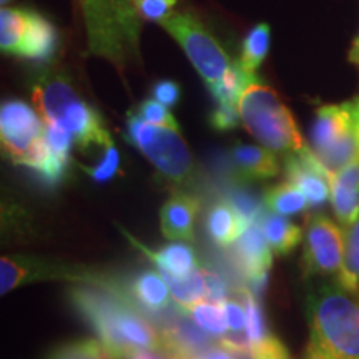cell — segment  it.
Here are the masks:
<instances>
[{
    "instance_id": "8d00e7d4",
    "label": "cell",
    "mask_w": 359,
    "mask_h": 359,
    "mask_svg": "<svg viewBox=\"0 0 359 359\" xmlns=\"http://www.w3.org/2000/svg\"><path fill=\"white\" fill-rule=\"evenodd\" d=\"M205 281V298L206 302L222 304L228 299V285L217 271L212 269H201Z\"/></svg>"
},
{
    "instance_id": "836d02e7",
    "label": "cell",
    "mask_w": 359,
    "mask_h": 359,
    "mask_svg": "<svg viewBox=\"0 0 359 359\" xmlns=\"http://www.w3.org/2000/svg\"><path fill=\"white\" fill-rule=\"evenodd\" d=\"M118 150H116L114 143L105 148V155L98 161L93 168H83L90 177L95 180L97 183H105L115 177L116 170H118Z\"/></svg>"
},
{
    "instance_id": "7402d4cb",
    "label": "cell",
    "mask_w": 359,
    "mask_h": 359,
    "mask_svg": "<svg viewBox=\"0 0 359 359\" xmlns=\"http://www.w3.org/2000/svg\"><path fill=\"white\" fill-rule=\"evenodd\" d=\"M147 251V250H145ZM160 273L172 276H187L198 269V259L190 245L173 241L160 251H147Z\"/></svg>"
},
{
    "instance_id": "f1b7e54d",
    "label": "cell",
    "mask_w": 359,
    "mask_h": 359,
    "mask_svg": "<svg viewBox=\"0 0 359 359\" xmlns=\"http://www.w3.org/2000/svg\"><path fill=\"white\" fill-rule=\"evenodd\" d=\"M269 48V27L266 24H259L246 35L243 48H241L240 64L246 70L255 74V70L263 64Z\"/></svg>"
},
{
    "instance_id": "74e56055",
    "label": "cell",
    "mask_w": 359,
    "mask_h": 359,
    "mask_svg": "<svg viewBox=\"0 0 359 359\" xmlns=\"http://www.w3.org/2000/svg\"><path fill=\"white\" fill-rule=\"evenodd\" d=\"M241 116L238 107L230 105V103H218L217 110L212 114L210 122L217 130H231L236 128L240 123Z\"/></svg>"
},
{
    "instance_id": "8992f818",
    "label": "cell",
    "mask_w": 359,
    "mask_h": 359,
    "mask_svg": "<svg viewBox=\"0 0 359 359\" xmlns=\"http://www.w3.org/2000/svg\"><path fill=\"white\" fill-rule=\"evenodd\" d=\"M314 155L331 175L359 158V140L354 132L351 103L325 105L316 111L311 128Z\"/></svg>"
},
{
    "instance_id": "d4e9b609",
    "label": "cell",
    "mask_w": 359,
    "mask_h": 359,
    "mask_svg": "<svg viewBox=\"0 0 359 359\" xmlns=\"http://www.w3.org/2000/svg\"><path fill=\"white\" fill-rule=\"evenodd\" d=\"M258 77L255 74H251L240 64V60L233 62L231 69L226 72V75L210 87L213 97L217 98L218 103H230V105L238 107L241 93L245 92V88L248 87L251 82H255Z\"/></svg>"
},
{
    "instance_id": "2e32d148",
    "label": "cell",
    "mask_w": 359,
    "mask_h": 359,
    "mask_svg": "<svg viewBox=\"0 0 359 359\" xmlns=\"http://www.w3.org/2000/svg\"><path fill=\"white\" fill-rule=\"evenodd\" d=\"M331 205L338 222L344 226L359 217V158L333 173Z\"/></svg>"
},
{
    "instance_id": "8fae6325",
    "label": "cell",
    "mask_w": 359,
    "mask_h": 359,
    "mask_svg": "<svg viewBox=\"0 0 359 359\" xmlns=\"http://www.w3.org/2000/svg\"><path fill=\"white\" fill-rule=\"evenodd\" d=\"M285 175L290 183L298 187L311 206H320L331 198V175L309 147L288 154Z\"/></svg>"
},
{
    "instance_id": "e575fe53",
    "label": "cell",
    "mask_w": 359,
    "mask_h": 359,
    "mask_svg": "<svg viewBox=\"0 0 359 359\" xmlns=\"http://www.w3.org/2000/svg\"><path fill=\"white\" fill-rule=\"evenodd\" d=\"M222 308L226 316L228 327H230V334L233 338H245V326H246V311L245 304L241 299H226L222 303ZM226 338V336H224ZM246 339V338H245Z\"/></svg>"
},
{
    "instance_id": "1f68e13d",
    "label": "cell",
    "mask_w": 359,
    "mask_h": 359,
    "mask_svg": "<svg viewBox=\"0 0 359 359\" xmlns=\"http://www.w3.org/2000/svg\"><path fill=\"white\" fill-rule=\"evenodd\" d=\"M250 359H291V354L285 343L278 336L268 333L257 343L248 344Z\"/></svg>"
},
{
    "instance_id": "ac0fdd59",
    "label": "cell",
    "mask_w": 359,
    "mask_h": 359,
    "mask_svg": "<svg viewBox=\"0 0 359 359\" xmlns=\"http://www.w3.org/2000/svg\"><path fill=\"white\" fill-rule=\"evenodd\" d=\"M250 224L241 218L230 201H217L206 215V231L215 245L228 248L235 245Z\"/></svg>"
},
{
    "instance_id": "6da1fadb",
    "label": "cell",
    "mask_w": 359,
    "mask_h": 359,
    "mask_svg": "<svg viewBox=\"0 0 359 359\" xmlns=\"http://www.w3.org/2000/svg\"><path fill=\"white\" fill-rule=\"evenodd\" d=\"M70 298L114 359H128L138 351H160V331L120 288L87 285L72 290Z\"/></svg>"
},
{
    "instance_id": "277c9868",
    "label": "cell",
    "mask_w": 359,
    "mask_h": 359,
    "mask_svg": "<svg viewBox=\"0 0 359 359\" xmlns=\"http://www.w3.org/2000/svg\"><path fill=\"white\" fill-rule=\"evenodd\" d=\"M241 122L263 147L276 154H293L306 147L291 111L278 93L257 79L238 102Z\"/></svg>"
},
{
    "instance_id": "cb8c5ba5",
    "label": "cell",
    "mask_w": 359,
    "mask_h": 359,
    "mask_svg": "<svg viewBox=\"0 0 359 359\" xmlns=\"http://www.w3.org/2000/svg\"><path fill=\"white\" fill-rule=\"evenodd\" d=\"M163 275V273H161ZM165 281H167L170 293L175 303L180 304V308H183L185 311L203 302L205 298V281H203V271L201 269H195L187 276H172V275H163Z\"/></svg>"
},
{
    "instance_id": "44dd1931",
    "label": "cell",
    "mask_w": 359,
    "mask_h": 359,
    "mask_svg": "<svg viewBox=\"0 0 359 359\" xmlns=\"http://www.w3.org/2000/svg\"><path fill=\"white\" fill-rule=\"evenodd\" d=\"M258 226L262 228L269 248L275 255H288L302 243L303 230L283 215L266 212L259 219Z\"/></svg>"
},
{
    "instance_id": "60d3db41",
    "label": "cell",
    "mask_w": 359,
    "mask_h": 359,
    "mask_svg": "<svg viewBox=\"0 0 359 359\" xmlns=\"http://www.w3.org/2000/svg\"><path fill=\"white\" fill-rule=\"evenodd\" d=\"M303 359H334V358H331L330 354H327L326 351H323V349L318 346L316 343H313V341L309 339V344H308L306 353H304Z\"/></svg>"
},
{
    "instance_id": "9c48e42d",
    "label": "cell",
    "mask_w": 359,
    "mask_h": 359,
    "mask_svg": "<svg viewBox=\"0 0 359 359\" xmlns=\"http://www.w3.org/2000/svg\"><path fill=\"white\" fill-rule=\"evenodd\" d=\"M303 269L306 276L336 275L344 259V231L325 215H311L304 228Z\"/></svg>"
},
{
    "instance_id": "f6af8a7d",
    "label": "cell",
    "mask_w": 359,
    "mask_h": 359,
    "mask_svg": "<svg viewBox=\"0 0 359 359\" xmlns=\"http://www.w3.org/2000/svg\"><path fill=\"white\" fill-rule=\"evenodd\" d=\"M0 2H2V4H4V6H6V4H8V2H11V0H0Z\"/></svg>"
},
{
    "instance_id": "30bf717a",
    "label": "cell",
    "mask_w": 359,
    "mask_h": 359,
    "mask_svg": "<svg viewBox=\"0 0 359 359\" xmlns=\"http://www.w3.org/2000/svg\"><path fill=\"white\" fill-rule=\"evenodd\" d=\"M45 125L32 107L20 100H8L0 110L2 147L13 163L25 165L30 151L42 140Z\"/></svg>"
},
{
    "instance_id": "5b68a950",
    "label": "cell",
    "mask_w": 359,
    "mask_h": 359,
    "mask_svg": "<svg viewBox=\"0 0 359 359\" xmlns=\"http://www.w3.org/2000/svg\"><path fill=\"white\" fill-rule=\"evenodd\" d=\"M127 140L147 156L170 182L185 183L191 178L193 158L177 128L160 127L130 115Z\"/></svg>"
},
{
    "instance_id": "f546056e",
    "label": "cell",
    "mask_w": 359,
    "mask_h": 359,
    "mask_svg": "<svg viewBox=\"0 0 359 359\" xmlns=\"http://www.w3.org/2000/svg\"><path fill=\"white\" fill-rule=\"evenodd\" d=\"M47 359H114L100 339H80L57 348Z\"/></svg>"
},
{
    "instance_id": "d590c367",
    "label": "cell",
    "mask_w": 359,
    "mask_h": 359,
    "mask_svg": "<svg viewBox=\"0 0 359 359\" xmlns=\"http://www.w3.org/2000/svg\"><path fill=\"white\" fill-rule=\"evenodd\" d=\"M175 2L177 0H133V4L145 19L160 22V24L172 15Z\"/></svg>"
},
{
    "instance_id": "d6986e66",
    "label": "cell",
    "mask_w": 359,
    "mask_h": 359,
    "mask_svg": "<svg viewBox=\"0 0 359 359\" xmlns=\"http://www.w3.org/2000/svg\"><path fill=\"white\" fill-rule=\"evenodd\" d=\"M58 45L57 30L48 20L35 12L27 15V29L22 40L19 55L32 60H50Z\"/></svg>"
},
{
    "instance_id": "7a4b0ae2",
    "label": "cell",
    "mask_w": 359,
    "mask_h": 359,
    "mask_svg": "<svg viewBox=\"0 0 359 359\" xmlns=\"http://www.w3.org/2000/svg\"><path fill=\"white\" fill-rule=\"evenodd\" d=\"M311 341L334 359H359V291L341 283L318 286L308 296Z\"/></svg>"
},
{
    "instance_id": "ba28073f",
    "label": "cell",
    "mask_w": 359,
    "mask_h": 359,
    "mask_svg": "<svg viewBox=\"0 0 359 359\" xmlns=\"http://www.w3.org/2000/svg\"><path fill=\"white\" fill-rule=\"evenodd\" d=\"M42 280H67L90 286H102V288H118V285L111 283L105 275L85 266H77V264L29 257H4L0 259V293L2 294H7L8 291L25 283Z\"/></svg>"
},
{
    "instance_id": "484cf974",
    "label": "cell",
    "mask_w": 359,
    "mask_h": 359,
    "mask_svg": "<svg viewBox=\"0 0 359 359\" xmlns=\"http://www.w3.org/2000/svg\"><path fill=\"white\" fill-rule=\"evenodd\" d=\"M338 281L344 288L359 291V217L344 231V259Z\"/></svg>"
},
{
    "instance_id": "d6a6232c",
    "label": "cell",
    "mask_w": 359,
    "mask_h": 359,
    "mask_svg": "<svg viewBox=\"0 0 359 359\" xmlns=\"http://www.w3.org/2000/svg\"><path fill=\"white\" fill-rule=\"evenodd\" d=\"M137 116H140L143 122L147 123L178 130L177 120H175V116L168 111V107L163 105V103H160L158 100H155V98L142 102V105L138 107Z\"/></svg>"
},
{
    "instance_id": "4dcf8cb0",
    "label": "cell",
    "mask_w": 359,
    "mask_h": 359,
    "mask_svg": "<svg viewBox=\"0 0 359 359\" xmlns=\"http://www.w3.org/2000/svg\"><path fill=\"white\" fill-rule=\"evenodd\" d=\"M230 203L235 206V210L241 215V218L250 224H258L263 215L266 213L262 200L255 196L253 193L246 190H233L230 193Z\"/></svg>"
},
{
    "instance_id": "4fadbf2b",
    "label": "cell",
    "mask_w": 359,
    "mask_h": 359,
    "mask_svg": "<svg viewBox=\"0 0 359 359\" xmlns=\"http://www.w3.org/2000/svg\"><path fill=\"white\" fill-rule=\"evenodd\" d=\"M43 142L45 154L35 168V173L47 187H57L65 178L67 170H69L70 143H74V137L57 125L45 123Z\"/></svg>"
},
{
    "instance_id": "b9f144b4",
    "label": "cell",
    "mask_w": 359,
    "mask_h": 359,
    "mask_svg": "<svg viewBox=\"0 0 359 359\" xmlns=\"http://www.w3.org/2000/svg\"><path fill=\"white\" fill-rule=\"evenodd\" d=\"M351 103V115H353V125H354V132H356V137L359 140V95L354 98Z\"/></svg>"
},
{
    "instance_id": "7bdbcfd3",
    "label": "cell",
    "mask_w": 359,
    "mask_h": 359,
    "mask_svg": "<svg viewBox=\"0 0 359 359\" xmlns=\"http://www.w3.org/2000/svg\"><path fill=\"white\" fill-rule=\"evenodd\" d=\"M348 58L351 64L359 67V34H358V37L353 40V45H351V48H349Z\"/></svg>"
},
{
    "instance_id": "9a60e30c",
    "label": "cell",
    "mask_w": 359,
    "mask_h": 359,
    "mask_svg": "<svg viewBox=\"0 0 359 359\" xmlns=\"http://www.w3.org/2000/svg\"><path fill=\"white\" fill-rule=\"evenodd\" d=\"M198 200L188 193H177L163 205L160 212L161 233L170 241H191L195 235V218L198 215Z\"/></svg>"
},
{
    "instance_id": "83f0119b",
    "label": "cell",
    "mask_w": 359,
    "mask_h": 359,
    "mask_svg": "<svg viewBox=\"0 0 359 359\" xmlns=\"http://www.w3.org/2000/svg\"><path fill=\"white\" fill-rule=\"evenodd\" d=\"M191 321L201 330L206 331L213 338L222 339L224 336L230 334V327H228L226 316L222 304L212 302H200L190 309Z\"/></svg>"
},
{
    "instance_id": "ee69618b",
    "label": "cell",
    "mask_w": 359,
    "mask_h": 359,
    "mask_svg": "<svg viewBox=\"0 0 359 359\" xmlns=\"http://www.w3.org/2000/svg\"><path fill=\"white\" fill-rule=\"evenodd\" d=\"M128 359H160V358L155 356L154 351H138L135 353L133 356H130Z\"/></svg>"
},
{
    "instance_id": "7c38bea8",
    "label": "cell",
    "mask_w": 359,
    "mask_h": 359,
    "mask_svg": "<svg viewBox=\"0 0 359 359\" xmlns=\"http://www.w3.org/2000/svg\"><path fill=\"white\" fill-rule=\"evenodd\" d=\"M233 262L253 293L259 294L268 281V273L273 264V250L269 248L258 224L246 228L243 235L233 245Z\"/></svg>"
},
{
    "instance_id": "e0dca14e",
    "label": "cell",
    "mask_w": 359,
    "mask_h": 359,
    "mask_svg": "<svg viewBox=\"0 0 359 359\" xmlns=\"http://www.w3.org/2000/svg\"><path fill=\"white\" fill-rule=\"evenodd\" d=\"M231 165L243 180H268L280 173L275 151L266 147L236 145L231 150Z\"/></svg>"
},
{
    "instance_id": "ab89813d",
    "label": "cell",
    "mask_w": 359,
    "mask_h": 359,
    "mask_svg": "<svg viewBox=\"0 0 359 359\" xmlns=\"http://www.w3.org/2000/svg\"><path fill=\"white\" fill-rule=\"evenodd\" d=\"M193 359H240V354L231 351V349H228L226 346H223L218 341L217 344L205 349L203 353H200L198 356H195Z\"/></svg>"
},
{
    "instance_id": "f35d334b",
    "label": "cell",
    "mask_w": 359,
    "mask_h": 359,
    "mask_svg": "<svg viewBox=\"0 0 359 359\" xmlns=\"http://www.w3.org/2000/svg\"><path fill=\"white\" fill-rule=\"evenodd\" d=\"M154 97L155 100L167 107L177 105L180 98V87L178 83L172 82V80H163V82H158L154 87Z\"/></svg>"
},
{
    "instance_id": "4316f807",
    "label": "cell",
    "mask_w": 359,
    "mask_h": 359,
    "mask_svg": "<svg viewBox=\"0 0 359 359\" xmlns=\"http://www.w3.org/2000/svg\"><path fill=\"white\" fill-rule=\"evenodd\" d=\"M29 12L17 8H2L0 12V47L2 52L19 55L22 40L27 29Z\"/></svg>"
},
{
    "instance_id": "5bb4252c",
    "label": "cell",
    "mask_w": 359,
    "mask_h": 359,
    "mask_svg": "<svg viewBox=\"0 0 359 359\" xmlns=\"http://www.w3.org/2000/svg\"><path fill=\"white\" fill-rule=\"evenodd\" d=\"M213 344L208 333L200 326L188 321H175L160 331L158 353L167 359H193Z\"/></svg>"
},
{
    "instance_id": "3957f363",
    "label": "cell",
    "mask_w": 359,
    "mask_h": 359,
    "mask_svg": "<svg viewBox=\"0 0 359 359\" xmlns=\"http://www.w3.org/2000/svg\"><path fill=\"white\" fill-rule=\"evenodd\" d=\"M32 98L45 122L67 130L82 150L93 145L110 147L114 143L100 115L80 98L65 79L40 80L34 87Z\"/></svg>"
},
{
    "instance_id": "ffe728a7",
    "label": "cell",
    "mask_w": 359,
    "mask_h": 359,
    "mask_svg": "<svg viewBox=\"0 0 359 359\" xmlns=\"http://www.w3.org/2000/svg\"><path fill=\"white\" fill-rule=\"evenodd\" d=\"M130 294L138 306L156 313L170 304V288L158 269H147L130 285Z\"/></svg>"
},
{
    "instance_id": "603a6c76",
    "label": "cell",
    "mask_w": 359,
    "mask_h": 359,
    "mask_svg": "<svg viewBox=\"0 0 359 359\" xmlns=\"http://www.w3.org/2000/svg\"><path fill=\"white\" fill-rule=\"evenodd\" d=\"M263 200L269 212L283 215V217L299 215L306 212L308 206H311L306 198V195L290 182L278 183L275 187H269L268 190L264 191Z\"/></svg>"
},
{
    "instance_id": "52a82bcc",
    "label": "cell",
    "mask_w": 359,
    "mask_h": 359,
    "mask_svg": "<svg viewBox=\"0 0 359 359\" xmlns=\"http://www.w3.org/2000/svg\"><path fill=\"white\" fill-rule=\"evenodd\" d=\"M161 27H165L182 45L193 67L198 70L210 87L219 82L231 69L233 62L230 57L196 19L185 13H178L161 22Z\"/></svg>"
}]
</instances>
